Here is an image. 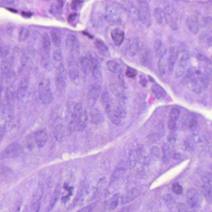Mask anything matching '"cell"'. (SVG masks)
<instances>
[{
    "label": "cell",
    "instance_id": "cell-1",
    "mask_svg": "<svg viewBox=\"0 0 212 212\" xmlns=\"http://www.w3.org/2000/svg\"><path fill=\"white\" fill-rule=\"evenodd\" d=\"M190 53L184 48H181L177 51V61L178 62L176 75L177 77L183 76L186 72L190 67Z\"/></svg>",
    "mask_w": 212,
    "mask_h": 212
},
{
    "label": "cell",
    "instance_id": "cell-2",
    "mask_svg": "<svg viewBox=\"0 0 212 212\" xmlns=\"http://www.w3.org/2000/svg\"><path fill=\"white\" fill-rule=\"evenodd\" d=\"M137 14L140 21L147 27L152 24L151 10L149 3L146 1H138Z\"/></svg>",
    "mask_w": 212,
    "mask_h": 212
},
{
    "label": "cell",
    "instance_id": "cell-3",
    "mask_svg": "<svg viewBox=\"0 0 212 212\" xmlns=\"http://www.w3.org/2000/svg\"><path fill=\"white\" fill-rule=\"evenodd\" d=\"M39 96L41 102L45 105H49L53 100V94L50 84L48 80H44L40 82L39 87Z\"/></svg>",
    "mask_w": 212,
    "mask_h": 212
},
{
    "label": "cell",
    "instance_id": "cell-4",
    "mask_svg": "<svg viewBox=\"0 0 212 212\" xmlns=\"http://www.w3.org/2000/svg\"><path fill=\"white\" fill-rule=\"evenodd\" d=\"M23 151L21 145L13 143L9 145L1 153L0 158L2 159L14 158L20 156Z\"/></svg>",
    "mask_w": 212,
    "mask_h": 212
},
{
    "label": "cell",
    "instance_id": "cell-5",
    "mask_svg": "<svg viewBox=\"0 0 212 212\" xmlns=\"http://www.w3.org/2000/svg\"><path fill=\"white\" fill-rule=\"evenodd\" d=\"M167 24L174 30L178 28L179 19L177 13L175 9L172 6H168L165 8L164 10Z\"/></svg>",
    "mask_w": 212,
    "mask_h": 212
},
{
    "label": "cell",
    "instance_id": "cell-6",
    "mask_svg": "<svg viewBox=\"0 0 212 212\" xmlns=\"http://www.w3.org/2000/svg\"><path fill=\"white\" fill-rule=\"evenodd\" d=\"M186 196L187 203L191 208L196 209L201 206L202 202V196L196 189L191 188L188 189Z\"/></svg>",
    "mask_w": 212,
    "mask_h": 212
},
{
    "label": "cell",
    "instance_id": "cell-7",
    "mask_svg": "<svg viewBox=\"0 0 212 212\" xmlns=\"http://www.w3.org/2000/svg\"><path fill=\"white\" fill-rule=\"evenodd\" d=\"M139 52L140 63L145 67L150 66L152 60V53L150 49L145 46H140Z\"/></svg>",
    "mask_w": 212,
    "mask_h": 212
},
{
    "label": "cell",
    "instance_id": "cell-8",
    "mask_svg": "<svg viewBox=\"0 0 212 212\" xmlns=\"http://www.w3.org/2000/svg\"><path fill=\"white\" fill-rule=\"evenodd\" d=\"M81 104L77 103L75 106L71 120L70 122L69 127L70 131H77V121L80 113L82 112Z\"/></svg>",
    "mask_w": 212,
    "mask_h": 212
},
{
    "label": "cell",
    "instance_id": "cell-9",
    "mask_svg": "<svg viewBox=\"0 0 212 212\" xmlns=\"http://www.w3.org/2000/svg\"><path fill=\"white\" fill-rule=\"evenodd\" d=\"M101 88L100 85H95L90 88L88 94V105L93 107L96 103L101 93Z\"/></svg>",
    "mask_w": 212,
    "mask_h": 212
},
{
    "label": "cell",
    "instance_id": "cell-10",
    "mask_svg": "<svg viewBox=\"0 0 212 212\" xmlns=\"http://www.w3.org/2000/svg\"><path fill=\"white\" fill-rule=\"evenodd\" d=\"M34 138L37 146L39 148H43L48 141L47 133L44 130H37L34 134Z\"/></svg>",
    "mask_w": 212,
    "mask_h": 212
},
{
    "label": "cell",
    "instance_id": "cell-11",
    "mask_svg": "<svg viewBox=\"0 0 212 212\" xmlns=\"http://www.w3.org/2000/svg\"><path fill=\"white\" fill-rule=\"evenodd\" d=\"M177 51L174 48L170 50L169 55L167 62V72L168 75H171L173 72L176 63L177 61Z\"/></svg>",
    "mask_w": 212,
    "mask_h": 212
},
{
    "label": "cell",
    "instance_id": "cell-12",
    "mask_svg": "<svg viewBox=\"0 0 212 212\" xmlns=\"http://www.w3.org/2000/svg\"><path fill=\"white\" fill-rule=\"evenodd\" d=\"M154 52L159 59L165 56L167 54V51L164 44L159 39L155 40L153 44Z\"/></svg>",
    "mask_w": 212,
    "mask_h": 212
},
{
    "label": "cell",
    "instance_id": "cell-13",
    "mask_svg": "<svg viewBox=\"0 0 212 212\" xmlns=\"http://www.w3.org/2000/svg\"><path fill=\"white\" fill-rule=\"evenodd\" d=\"M112 40L115 45L119 46L123 42L124 39V32L119 28H115L111 32Z\"/></svg>",
    "mask_w": 212,
    "mask_h": 212
},
{
    "label": "cell",
    "instance_id": "cell-14",
    "mask_svg": "<svg viewBox=\"0 0 212 212\" xmlns=\"http://www.w3.org/2000/svg\"><path fill=\"white\" fill-rule=\"evenodd\" d=\"M80 61L82 71L85 73H88L92 71L96 61L91 58L83 57L80 59Z\"/></svg>",
    "mask_w": 212,
    "mask_h": 212
},
{
    "label": "cell",
    "instance_id": "cell-15",
    "mask_svg": "<svg viewBox=\"0 0 212 212\" xmlns=\"http://www.w3.org/2000/svg\"><path fill=\"white\" fill-rule=\"evenodd\" d=\"M90 121L94 124H99L104 121L103 116L97 108H93L90 112Z\"/></svg>",
    "mask_w": 212,
    "mask_h": 212
},
{
    "label": "cell",
    "instance_id": "cell-16",
    "mask_svg": "<svg viewBox=\"0 0 212 212\" xmlns=\"http://www.w3.org/2000/svg\"><path fill=\"white\" fill-rule=\"evenodd\" d=\"M66 45L68 49L73 52L77 51L79 49V41L77 37L73 35H68L67 37Z\"/></svg>",
    "mask_w": 212,
    "mask_h": 212
},
{
    "label": "cell",
    "instance_id": "cell-17",
    "mask_svg": "<svg viewBox=\"0 0 212 212\" xmlns=\"http://www.w3.org/2000/svg\"><path fill=\"white\" fill-rule=\"evenodd\" d=\"M186 24L189 30L193 34L196 35L199 32L200 27L194 15L187 17L186 20Z\"/></svg>",
    "mask_w": 212,
    "mask_h": 212
},
{
    "label": "cell",
    "instance_id": "cell-18",
    "mask_svg": "<svg viewBox=\"0 0 212 212\" xmlns=\"http://www.w3.org/2000/svg\"><path fill=\"white\" fill-rule=\"evenodd\" d=\"M107 113L108 115L109 119L114 124L119 125L120 123L122 118L117 108H113L112 106Z\"/></svg>",
    "mask_w": 212,
    "mask_h": 212
},
{
    "label": "cell",
    "instance_id": "cell-19",
    "mask_svg": "<svg viewBox=\"0 0 212 212\" xmlns=\"http://www.w3.org/2000/svg\"><path fill=\"white\" fill-rule=\"evenodd\" d=\"M202 187V194L209 204L212 202V182H204Z\"/></svg>",
    "mask_w": 212,
    "mask_h": 212
},
{
    "label": "cell",
    "instance_id": "cell-20",
    "mask_svg": "<svg viewBox=\"0 0 212 212\" xmlns=\"http://www.w3.org/2000/svg\"><path fill=\"white\" fill-rule=\"evenodd\" d=\"M140 48L139 41L137 38H134L130 40L128 46V52L131 56H135Z\"/></svg>",
    "mask_w": 212,
    "mask_h": 212
},
{
    "label": "cell",
    "instance_id": "cell-21",
    "mask_svg": "<svg viewBox=\"0 0 212 212\" xmlns=\"http://www.w3.org/2000/svg\"><path fill=\"white\" fill-rule=\"evenodd\" d=\"M154 16L158 23L161 26L167 24L166 19L164 11L160 8L158 7L155 9L154 11Z\"/></svg>",
    "mask_w": 212,
    "mask_h": 212
},
{
    "label": "cell",
    "instance_id": "cell-22",
    "mask_svg": "<svg viewBox=\"0 0 212 212\" xmlns=\"http://www.w3.org/2000/svg\"><path fill=\"white\" fill-rule=\"evenodd\" d=\"M88 115L87 112L82 109L77 121V131H82L85 129L88 122Z\"/></svg>",
    "mask_w": 212,
    "mask_h": 212
},
{
    "label": "cell",
    "instance_id": "cell-23",
    "mask_svg": "<svg viewBox=\"0 0 212 212\" xmlns=\"http://www.w3.org/2000/svg\"><path fill=\"white\" fill-rule=\"evenodd\" d=\"M151 89L152 91L155 93L156 96L159 99H162L166 96V92L163 88L156 83H154L152 85Z\"/></svg>",
    "mask_w": 212,
    "mask_h": 212
},
{
    "label": "cell",
    "instance_id": "cell-24",
    "mask_svg": "<svg viewBox=\"0 0 212 212\" xmlns=\"http://www.w3.org/2000/svg\"><path fill=\"white\" fill-rule=\"evenodd\" d=\"M65 77H64L61 71L59 73L56 78V85L59 91H62L66 87V83Z\"/></svg>",
    "mask_w": 212,
    "mask_h": 212
},
{
    "label": "cell",
    "instance_id": "cell-25",
    "mask_svg": "<svg viewBox=\"0 0 212 212\" xmlns=\"http://www.w3.org/2000/svg\"><path fill=\"white\" fill-rule=\"evenodd\" d=\"M102 103L106 112H108L109 109L112 107V103L108 93L107 92H104L102 95Z\"/></svg>",
    "mask_w": 212,
    "mask_h": 212
},
{
    "label": "cell",
    "instance_id": "cell-26",
    "mask_svg": "<svg viewBox=\"0 0 212 212\" xmlns=\"http://www.w3.org/2000/svg\"><path fill=\"white\" fill-rule=\"evenodd\" d=\"M167 56V55H166ZM162 57L159 59L158 62V70L160 74L162 76L165 75L167 71V62L166 59V56Z\"/></svg>",
    "mask_w": 212,
    "mask_h": 212
},
{
    "label": "cell",
    "instance_id": "cell-27",
    "mask_svg": "<svg viewBox=\"0 0 212 212\" xmlns=\"http://www.w3.org/2000/svg\"><path fill=\"white\" fill-rule=\"evenodd\" d=\"M54 136L58 141H61L64 134V128L61 124L58 125L54 129Z\"/></svg>",
    "mask_w": 212,
    "mask_h": 212
},
{
    "label": "cell",
    "instance_id": "cell-28",
    "mask_svg": "<svg viewBox=\"0 0 212 212\" xmlns=\"http://www.w3.org/2000/svg\"><path fill=\"white\" fill-rule=\"evenodd\" d=\"M51 38L54 45L57 47L60 46L61 42V35L56 30H53L51 33Z\"/></svg>",
    "mask_w": 212,
    "mask_h": 212
},
{
    "label": "cell",
    "instance_id": "cell-29",
    "mask_svg": "<svg viewBox=\"0 0 212 212\" xmlns=\"http://www.w3.org/2000/svg\"><path fill=\"white\" fill-rule=\"evenodd\" d=\"M107 65L109 70L113 73H117L119 71V64L114 61H109L107 62Z\"/></svg>",
    "mask_w": 212,
    "mask_h": 212
},
{
    "label": "cell",
    "instance_id": "cell-30",
    "mask_svg": "<svg viewBox=\"0 0 212 212\" xmlns=\"http://www.w3.org/2000/svg\"><path fill=\"white\" fill-rule=\"evenodd\" d=\"M95 45L97 49L100 52L106 53L108 50V48L102 40L97 39L95 42Z\"/></svg>",
    "mask_w": 212,
    "mask_h": 212
},
{
    "label": "cell",
    "instance_id": "cell-31",
    "mask_svg": "<svg viewBox=\"0 0 212 212\" xmlns=\"http://www.w3.org/2000/svg\"><path fill=\"white\" fill-rule=\"evenodd\" d=\"M28 87V82L26 79L22 81L18 89V94L20 97H23L26 94Z\"/></svg>",
    "mask_w": 212,
    "mask_h": 212
},
{
    "label": "cell",
    "instance_id": "cell-32",
    "mask_svg": "<svg viewBox=\"0 0 212 212\" xmlns=\"http://www.w3.org/2000/svg\"><path fill=\"white\" fill-rule=\"evenodd\" d=\"M29 35V29L26 27H22L19 34V40L21 41H25L28 38Z\"/></svg>",
    "mask_w": 212,
    "mask_h": 212
},
{
    "label": "cell",
    "instance_id": "cell-33",
    "mask_svg": "<svg viewBox=\"0 0 212 212\" xmlns=\"http://www.w3.org/2000/svg\"><path fill=\"white\" fill-rule=\"evenodd\" d=\"M35 140L34 136L30 135L27 139L26 146L25 148L27 149V151H32L34 146H35Z\"/></svg>",
    "mask_w": 212,
    "mask_h": 212
},
{
    "label": "cell",
    "instance_id": "cell-34",
    "mask_svg": "<svg viewBox=\"0 0 212 212\" xmlns=\"http://www.w3.org/2000/svg\"><path fill=\"white\" fill-rule=\"evenodd\" d=\"M138 74L137 70L130 67H127L126 71V75L128 78H134Z\"/></svg>",
    "mask_w": 212,
    "mask_h": 212
},
{
    "label": "cell",
    "instance_id": "cell-35",
    "mask_svg": "<svg viewBox=\"0 0 212 212\" xmlns=\"http://www.w3.org/2000/svg\"><path fill=\"white\" fill-rule=\"evenodd\" d=\"M196 58L197 60L204 63H206L209 65H211L212 62L210 59L206 56L202 54H199L196 56Z\"/></svg>",
    "mask_w": 212,
    "mask_h": 212
},
{
    "label": "cell",
    "instance_id": "cell-36",
    "mask_svg": "<svg viewBox=\"0 0 212 212\" xmlns=\"http://www.w3.org/2000/svg\"><path fill=\"white\" fill-rule=\"evenodd\" d=\"M119 203V197L118 196L115 195L111 199L109 204V209L110 210H114L117 207Z\"/></svg>",
    "mask_w": 212,
    "mask_h": 212
},
{
    "label": "cell",
    "instance_id": "cell-37",
    "mask_svg": "<svg viewBox=\"0 0 212 212\" xmlns=\"http://www.w3.org/2000/svg\"><path fill=\"white\" fill-rule=\"evenodd\" d=\"M51 42L50 40L49 35L47 34H45L43 37V47L45 49H49L50 47Z\"/></svg>",
    "mask_w": 212,
    "mask_h": 212
},
{
    "label": "cell",
    "instance_id": "cell-38",
    "mask_svg": "<svg viewBox=\"0 0 212 212\" xmlns=\"http://www.w3.org/2000/svg\"><path fill=\"white\" fill-rule=\"evenodd\" d=\"M179 114H180V112L178 109L176 108L172 109L170 113V119L176 121L179 116Z\"/></svg>",
    "mask_w": 212,
    "mask_h": 212
},
{
    "label": "cell",
    "instance_id": "cell-39",
    "mask_svg": "<svg viewBox=\"0 0 212 212\" xmlns=\"http://www.w3.org/2000/svg\"><path fill=\"white\" fill-rule=\"evenodd\" d=\"M59 188H57L55 191L54 192V194L53 195L52 198V199L51 200V204L50 205V206L51 208H52V207H53L55 203L56 202L58 198L59 195Z\"/></svg>",
    "mask_w": 212,
    "mask_h": 212
},
{
    "label": "cell",
    "instance_id": "cell-40",
    "mask_svg": "<svg viewBox=\"0 0 212 212\" xmlns=\"http://www.w3.org/2000/svg\"><path fill=\"white\" fill-rule=\"evenodd\" d=\"M172 190L175 194H180L183 192V189L181 186L178 183H175L173 185Z\"/></svg>",
    "mask_w": 212,
    "mask_h": 212
},
{
    "label": "cell",
    "instance_id": "cell-41",
    "mask_svg": "<svg viewBox=\"0 0 212 212\" xmlns=\"http://www.w3.org/2000/svg\"><path fill=\"white\" fill-rule=\"evenodd\" d=\"M69 75L70 79L74 82L77 81V80L78 79V77H79L78 73H77V71H75V70H71L70 71Z\"/></svg>",
    "mask_w": 212,
    "mask_h": 212
},
{
    "label": "cell",
    "instance_id": "cell-42",
    "mask_svg": "<svg viewBox=\"0 0 212 212\" xmlns=\"http://www.w3.org/2000/svg\"><path fill=\"white\" fill-rule=\"evenodd\" d=\"M83 2H84V1H78V0L72 1L71 3V8L73 10H76Z\"/></svg>",
    "mask_w": 212,
    "mask_h": 212
},
{
    "label": "cell",
    "instance_id": "cell-43",
    "mask_svg": "<svg viewBox=\"0 0 212 212\" xmlns=\"http://www.w3.org/2000/svg\"><path fill=\"white\" fill-rule=\"evenodd\" d=\"M6 127L4 125H0V142L2 141L6 134Z\"/></svg>",
    "mask_w": 212,
    "mask_h": 212
},
{
    "label": "cell",
    "instance_id": "cell-44",
    "mask_svg": "<svg viewBox=\"0 0 212 212\" xmlns=\"http://www.w3.org/2000/svg\"><path fill=\"white\" fill-rule=\"evenodd\" d=\"M77 13H75L70 14L68 17V22H71L74 21L77 18Z\"/></svg>",
    "mask_w": 212,
    "mask_h": 212
},
{
    "label": "cell",
    "instance_id": "cell-45",
    "mask_svg": "<svg viewBox=\"0 0 212 212\" xmlns=\"http://www.w3.org/2000/svg\"><path fill=\"white\" fill-rule=\"evenodd\" d=\"M140 83L143 87H145L148 83V81L145 76L143 75H140Z\"/></svg>",
    "mask_w": 212,
    "mask_h": 212
},
{
    "label": "cell",
    "instance_id": "cell-46",
    "mask_svg": "<svg viewBox=\"0 0 212 212\" xmlns=\"http://www.w3.org/2000/svg\"><path fill=\"white\" fill-rule=\"evenodd\" d=\"M176 125V121L170 119L168 123V127L169 129L172 130V129L175 128Z\"/></svg>",
    "mask_w": 212,
    "mask_h": 212
},
{
    "label": "cell",
    "instance_id": "cell-47",
    "mask_svg": "<svg viewBox=\"0 0 212 212\" xmlns=\"http://www.w3.org/2000/svg\"><path fill=\"white\" fill-rule=\"evenodd\" d=\"M54 58L56 60H61L62 58L61 52L60 51H56L54 53Z\"/></svg>",
    "mask_w": 212,
    "mask_h": 212
},
{
    "label": "cell",
    "instance_id": "cell-48",
    "mask_svg": "<svg viewBox=\"0 0 212 212\" xmlns=\"http://www.w3.org/2000/svg\"><path fill=\"white\" fill-rule=\"evenodd\" d=\"M93 210V208L91 206H88L85 209H82L79 211L77 212H92Z\"/></svg>",
    "mask_w": 212,
    "mask_h": 212
},
{
    "label": "cell",
    "instance_id": "cell-49",
    "mask_svg": "<svg viewBox=\"0 0 212 212\" xmlns=\"http://www.w3.org/2000/svg\"><path fill=\"white\" fill-rule=\"evenodd\" d=\"M21 15L22 16L24 17H31L32 15V13L30 12H25L22 11L21 12Z\"/></svg>",
    "mask_w": 212,
    "mask_h": 212
},
{
    "label": "cell",
    "instance_id": "cell-50",
    "mask_svg": "<svg viewBox=\"0 0 212 212\" xmlns=\"http://www.w3.org/2000/svg\"><path fill=\"white\" fill-rule=\"evenodd\" d=\"M172 197L170 195H165L164 197V200L165 202L167 203H169H169H170V202H171L172 201Z\"/></svg>",
    "mask_w": 212,
    "mask_h": 212
},
{
    "label": "cell",
    "instance_id": "cell-51",
    "mask_svg": "<svg viewBox=\"0 0 212 212\" xmlns=\"http://www.w3.org/2000/svg\"><path fill=\"white\" fill-rule=\"evenodd\" d=\"M196 123H197V121H196V119L195 118H192L190 120L189 125H190V127H193L196 125Z\"/></svg>",
    "mask_w": 212,
    "mask_h": 212
},
{
    "label": "cell",
    "instance_id": "cell-52",
    "mask_svg": "<svg viewBox=\"0 0 212 212\" xmlns=\"http://www.w3.org/2000/svg\"><path fill=\"white\" fill-rule=\"evenodd\" d=\"M175 140V137L174 135H169L168 138V140L169 142H172Z\"/></svg>",
    "mask_w": 212,
    "mask_h": 212
},
{
    "label": "cell",
    "instance_id": "cell-53",
    "mask_svg": "<svg viewBox=\"0 0 212 212\" xmlns=\"http://www.w3.org/2000/svg\"><path fill=\"white\" fill-rule=\"evenodd\" d=\"M82 34H83L85 36H87L88 37H89L90 39H92L93 38V36L92 35H90V33H88V32H82Z\"/></svg>",
    "mask_w": 212,
    "mask_h": 212
},
{
    "label": "cell",
    "instance_id": "cell-54",
    "mask_svg": "<svg viewBox=\"0 0 212 212\" xmlns=\"http://www.w3.org/2000/svg\"><path fill=\"white\" fill-rule=\"evenodd\" d=\"M8 10L10 11L12 13H17V11L15 9L13 8H7Z\"/></svg>",
    "mask_w": 212,
    "mask_h": 212
},
{
    "label": "cell",
    "instance_id": "cell-55",
    "mask_svg": "<svg viewBox=\"0 0 212 212\" xmlns=\"http://www.w3.org/2000/svg\"><path fill=\"white\" fill-rule=\"evenodd\" d=\"M148 77H149V80L151 82H153L155 81V79H154L153 77H152L151 75H149Z\"/></svg>",
    "mask_w": 212,
    "mask_h": 212
},
{
    "label": "cell",
    "instance_id": "cell-56",
    "mask_svg": "<svg viewBox=\"0 0 212 212\" xmlns=\"http://www.w3.org/2000/svg\"><path fill=\"white\" fill-rule=\"evenodd\" d=\"M179 155L178 154H175V155H174V158H175V159L179 158Z\"/></svg>",
    "mask_w": 212,
    "mask_h": 212
}]
</instances>
